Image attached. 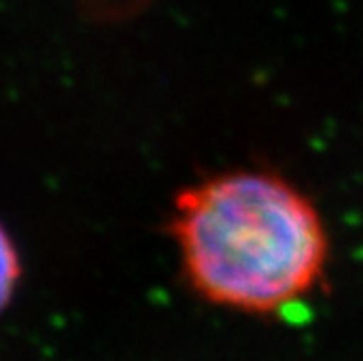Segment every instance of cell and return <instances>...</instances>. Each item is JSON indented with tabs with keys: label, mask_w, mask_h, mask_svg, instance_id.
Segmentation results:
<instances>
[{
	"label": "cell",
	"mask_w": 363,
	"mask_h": 361,
	"mask_svg": "<svg viewBox=\"0 0 363 361\" xmlns=\"http://www.w3.org/2000/svg\"><path fill=\"white\" fill-rule=\"evenodd\" d=\"M22 264L18 248L7 233V228L0 224V313L5 311V307L11 303L18 281H20Z\"/></svg>",
	"instance_id": "obj_2"
},
{
	"label": "cell",
	"mask_w": 363,
	"mask_h": 361,
	"mask_svg": "<svg viewBox=\"0 0 363 361\" xmlns=\"http://www.w3.org/2000/svg\"><path fill=\"white\" fill-rule=\"evenodd\" d=\"M170 231L189 287L244 313L272 316L298 305L328 268L320 211L270 172L238 170L187 185L174 199Z\"/></svg>",
	"instance_id": "obj_1"
}]
</instances>
